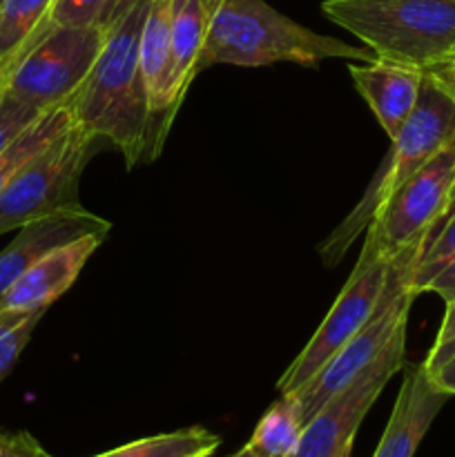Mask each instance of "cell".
Segmentation results:
<instances>
[{
  "instance_id": "44dd1931",
  "label": "cell",
  "mask_w": 455,
  "mask_h": 457,
  "mask_svg": "<svg viewBox=\"0 0 455 457\" xmlns=\"http://www.w3.org/2000/svg\"><path fill=\"white\" fill-rule=\"evenodd\" d=\"M455 254V195L451 199L449 210L442 214L440 221L433 226L431 237H428L426 245L422 250V257H419L418 268H415V275H413V293L422 295L424 293V286L428 284L433 275L449 262L451 257Z\"/></svg>"
},
{
  "instance_id": "6da1fadb",
  "label": "cell",
  "mask_w": 455,
  "mask_h": 457,
  "mask_svg": "<svg viewBox=\"0 0 455 457\" xmlns=\"http://www.w3.org/2000/svg\"><path fill=\"white\" fill-rule=\"evenodd\" d=\"M147 9L150 3L136 4L107 27L105 45L92 71L67 101L74 123L110 141L129 170L147 159L150 147V103L138 62Z\"/></svg>"
},
{
  "instance_id": "1f68e13d",
  "label": "cell",
  "mask_w": 455,
  "mask_h": 457,
  "mask_svg": "<svg viewBox=\"0 0 455 457\" xmlns=\"http://www.w3.org/2000/svg\"><path fill=\"white\" fill-rule=\"evenodd\" d=\"M343 457H352V453H348V455H343Z\"/></svg>"
},
{
  "instance_id": "d6986e66",
  "label": "cell",
  "mask_w": 455,
  "mask_h": 457,
  "mask_svg": "<svg viewBox=\"0 0 455 457\" xmlns=\"http://www.w3.org/2000/svg\"><path fill=\"white\" fill-rule=\"evenodd\" d=\"M303 420L299 413L293 393H281L279 400L263 413L245 446L257 457H290L303 431Z\"/></svg>"
},
{
  "instance_id": "9c48e42d",
  "label": "cell",
  "mask_w": 455,
  "mask_h": 457,
  "mask_svg": "<svg viewBox=\"0 0 455 457\" xmlns=\"http://www.w3.org/2000/svg\"><path fill=\"white\" fill-rule=\"evenodd\" d=\"M455 195V141L437 152L409 181L401 183L375 212L366 228L364 248L379 257H395L431 230Z\"/></svg>"
},
{
  "instance_id": "f1b7e54d",
  "label": "cell",
  "mask_w": 455,
  "mask_h": 457,
  "mask_svg": "<svg viewBox=\"0 0 455 457\" xmlns=\"http://www.w3.org/2000/svg\"><path fill=\"white\" fill-rule=\"evenodd\" d=\"M143 3H152V0H110L105 16H103V29L112 27L116 21H120L129 9H134L136 4H143Z\"/></svg>"
},
{
  "instance_id": "7402d4cb",
  "label": "cell",
  "mask_w": 455,
  "mask_h": 457,
  "mask_svg": "<svg viewBox=\"0 0 455 457\" xmlns=\"http://www.w3.org/2000/svg\"><path fill=\"white\" fill-rule=\"evenodd\" d=\"M110 0H54L45 25L36 36V45L49 34L61 29H85V27H103V16ZM31 47V49H34ZM25 58V56H22Z\"/></svg>"
},
{
  "instance_id": "7a4b0ae2",
  "label": "cell",
  "mask_w": 455,
  "mask_h": 457,
  "mask_svg": "<svg viewBox=\"0 0 455 457\" xmlns=\"http://www.w3.org/2000/svg\"><path fill=\"white\" fill-rule=\"evenodd\" d=\"M328 58L377 61L368 47L317 34L279 13L266 0H219L199 58V71L212 65L266 67L275 62L317 67Z\"/></svg>"
},
{
  "instance_id": "2e32d148",
  "label": "cell",
  "mask_w": 455,
  "mask_h": 457,
  "mask_svg": "<svg viewBox=\"0 0 455 457\" xmlns=\"http://www.w3.org/2000/svg\"><path fill=\"white\" fill-rule=\"evenodd\" d=\"M217 4L219 0H172V7H170L174 83H177V96L181 103L192 80L199 74V58Z\"/></svg>"
},
{
  "instance_id": "484cf974",
  "label": "cell",
  "mask_w": 455,
  "mask_h": 457,
  "mask_svg": "<svg viewBox=\"0 0 455 457\" xmlns=\"http://www.w3.org/2000/svg\"><path fill=\"white\" fill-rule=\"evenodd\" d=\"M0 457H54L27 431H0Z\"/></svg>"
},
{
  "instance_id": "83f0119b",
  "label": "cell",
  "mask_w": 455,
  "mask_h": 457,
  "mask_svg": "<svg viewBox=\"0 0 455 457\" xmlns=\"http://www.w3.org/2000/svg\"><path fill=\"white\" fill-rule=\"evenodd\" d=\"M426 74H431L451 96L455 98V52L449 54L444 61L435 62L433 67H428Z\"/></svg>"
},
{
  "instance_id": "603a6c76",
  "label": "cell",
  "mask_w": 455,
  "mask_h": 457,
  "mask_svg": "<svg viewBox=\"0 0 455 457\" xmlns=\"http://www.w3.org/2000/svg\"><path fill=\"white\" fill-rule=\"evenodd\" d=\"M45 311L34 312H13L0 311V384L12 373L18 357L22 355L25 346L29 344L36 326Z\"/></svg>"
},
{
  "instance_id": "e0dca14e",
  "label": "cell",
  "mask_w": 455,
  "mask_h": 457,
  "mask_svg": "<svg viewBox=\"0 0 455 457\" xmlns=\"http://www.w3.org/2000/svg\"><path fill=\"white\" fill-rule=\"evenodd\" d=\"M54 0H0V85L31 52Z\"/></svg>"
},
{
  "instance_id": "8fae6325",
  "label": "cell",
  "mask_w": 455,
  "mask_h": 457,
  "mask_svg": "<svg viewBox=\"0 0 455 457\" xmlns=\"http://www.w3.org/2000/svg\"><path fill=\"white\" fill-rule=\"evenodd\" d=\"M170 7L172 0H152L143 25L141 52H138L147 103H150V147H147L150 161L161 154L174 116L181 107L177 83H174L172 45H170Z\"/></svg>"
},
{
  "instance_id": "5bb4252c",
  "label": "cell",
  "mask_w": 455,
  "mask_h": 457,
  "mask_svg": "<svg viewBox=\"0 0 455 457\" xmlns=\"http://www.w3.org/2000/svg\"><path fill=\"white\" fill-rule=\"evenodd\" d=\"M449 402L428 378L424 364H409L384 436L373 457H413L433 420Z\"/></svg>"
},
{
  "instance_id": "f546056e",
  "label": "cell",
  "mask_w": 455,
  "mask_h": 457,
  "mask_svg": "<svg viewBox=\"0 0 455 457\" xmlns=\"http://www.w3.org/2000/svg\"><path fill=\"white\" fill-rule=\"evenodd\" d=\"M431 382L440 388L442 393H446L449 397L455 395V357L449 361V364L442 366L440 370H435L433 375H428Z\"/></svg>"
},
{
  "instance_id": "52a82bcc",
  "label": "cell",
  "mask_w": 455,
  "mask_h": 457,
  "mask_svg": "<svg viewBox=\"0 0 455 457\" xmlns=\"http://www.w3.org/2000/svg\"><path fill=\"white\" fill-rule=\"evenodd\" d=\"M105 34L103 27L54 31L25 54L3 80L0 92L38 112L62 105L92 71Z\"/></svg>"
},
{
  "instance_id": "d4e9b609",
  "label": "cell",
  "mask_w": 455,
  "mask_h": 457,
  "mask_svg": "<svg viewBox=\"0 0 455 457\" xmlns=\"http://www.w3.org/2000/svg\"><path fill=\"white\" fill-rule=\"evenodd\" d=\"M455 357V297L446 302V312L444 320H442L440 330H437V337L433 342L431 351H428L426 360L422 361L424 369L428 375H433L435 370H440L442 366L449 364Z\"/></svg>"
},
{
  "instance_id": "cb8c5ba5",
  "label": "cell",
  "mask_w": 455,
  "mask_h": 457,
  "mask_svg": "<svg viewBox=\"0 0 455 457\" xmlns=\"http://www.w3.org/2000/svg\"><path fill=\"white\" fill-rule=\"evenodd\" d=\"M43 112L27 107L22 103L13 101L4 92H0V152L34 123Z\"/></svg>"
},
{
  "instance_id": "ffe728a7",
  "label": "cell",
  "mask_w": 455,
  "mask_h": 457,
  "mask_svg": "<svg viewBox=\"0 0 455 457\" xmlns=\"http://www.w3.org/2000/svg\"><path fill=\"white\" fill-rule=\"evenodd\" d=\"M221 445L217 433L203 427H187L174 433L143 437L94 457H210Z\"/></svg>"
},
{
  "instance_id": "3957f363",
  "label": "cell",
  "mask_w": 455,
  "mask_h": 457,
  "mask_svg": "<svg viewBox=\"0 0 455 457\" xmlns=\"http://www.w3.org/2000/svg\"><path fill=\"white\" fill-rule=\"evenodd\" d=\"M321 12L379 61L426 71L455 52V0H324Z\"/></svg>"
},
{
  "instance_id": "4fadbf2b",
  "label": "cell",
  "mask_w": 455,
  "mask_h": 457,
  "mask_svg": "<svg viewBox=\"0 0 455 457\" xmlns=\"http://www.w3.org/2000/svg\"><path fill=\"white\" fill-rule=\"evenodd\" d=\"M107 232H92L80 239L49 250L0 299V311H47L79 279L87 259L105 241Z\"/></svg>"
},
{
  "instance_id": "277c9868",
  "label": "cell",
  "mask_w": 455,
  "mask_h": 457,
  "mask_svg": "<svg viewBox=\"0 0 455 457\" xmlns=\"http://www.w3.org/2000/svg\"><path fill=\"white\" fill-rule=\"evenodd\" d=\"M455 141V98L424 71L422 89L413 114L391 141V154L379 168L377 177L351 214L319 244L321 262L337 266L346 257L352 241L370 226L379 205L409 181L422 165H426L437 152Z\"/></svg>"
},
{
  "instance_id": "30bf717a",
  "label": "cell",
  "mask_w": 455,
  "mask_h": 457,
  "mask_svg": "<svg viewBox=\"0 0 455 457\" xmlns=\"http://www.w3.org/2000/svg\"><path fill=\"white\" fill-rule=\"evenodd\" d=\"M406 369V330H400L386 348L339 393H335L303 427L290 457H343L352 453V442L370 406L384 386Z\"/></svg>"
},
{
  "instance_id": "8992f818",
  "label": "cell",
  "mask_w": 455,
  "mask_h": 457,
  "mask_svg": "<svg viewBox=\"0 0 455 457\" xmlns=\"http://www.w3.org/2000/svg\"><path fill=\"white\" fill-rule=\"evenodd\" d=\"M98 143L101 138L71 123L61 137L31 156L0 192V235L67 205H79L80 174Z\"/></svg>"
},
{
  "instance_id": "4dcf8cb0",
  "label": "cell",
  "mask_w": 455,
  "mask_h": 457,
  "mask_svg": "<svg viewBox=\"0 0 455 457\" xmlns=\"http://www.w3.org/2000/svg\"><path fill=\"white\" fill-rule=\"evenodd\" d=\"M230 457H257V455H254L252 451L248 449V446H244V449H239V451H236V453H232Z\"/></svg>"
},
{
  "instance_id": "4316f807",
  "label": "cell",
  "mask_w": 455,
  "mask_h": 457,
  "mask_svg": "<svg viewBox=\"0 0 455 457\" xmlns=\"http://www.w3.org/2000/svg\"><path fill=\"white\" fill-rule=\"evenodd\" d=\"M424 293L440 295L444 302L455 297V254L428 279V284L424 286Z\"/></svg>"
},
{
  "instance_id": "9a60e30c",
  "label": "cell",
  "mask_w": 455,
  "mask_h": 457,
  "mask_svg": "<svg viewBox=\"0 0 455 457\" xmlns=\"http://www.w3.org/2000/svg\"><path fill=\"white\" fill-rule=\"evenodd\" d=\"M357 92L364 96L388 138H395L413 114L424 71L388 61L355 62L348 67Z\"/></svg>"
},
{
  "instance_id": "ac0fdd59",
  "label": "cell",
  "mask_w": 455,
  "mask_h": 457,
  "mask_svg": "<svg viewBox=\"0 0 455 457\" xmlns=\"http://www.w3.org/2000/svg\"><path fill=\"white\" fill-rule=\"evenodd\" d=\"M71 123H74V116H71L70 103H62V105L43 112L25 132L18 134V137L0 152V192L9 186V181L16 177L18 170H21L31 156L38 154V152L43 150L45 145H49L56 137H61Z\"/></svg>"
},
{
  "instance_id": "5b68a950",
  "label": "cell",
  "mask_w": 455,
  "mask_h": 457,
  "mask_svg": "<svg viewBox=\"0 0 455 457\" xmlns=\"http://www.w3.org/2000/svg\"><path fill=\"white\" fill-rule=\"evenodd\" d=\"M433 230V228H431ZM431 230L424 232L422 237L406 245L400 254H395L388 270L386 288H384L382 299L377 308L366 321L364 328L337 353L330 361H326L324 369L299 391H294L299 413H302L303 424L312 420V415L335 395L342 391L348 382L357 378L384 348L391 344L400 330L409 328V312L413 306L415 297L410 284H413L415 268H418L422 250L426 245Z\"/></svg>"
},
{
  "instance_id": "ba28073f",
  "label": "cell",
  "mask_w": 455,
  "mask_h": 457,
  "mask_svg": "<svg viewBox=\"0 0 455 457\" xmlns=\"http://www.w3.org/2000/svg\"><path fill=\"white\" fill-rule=\"evenodd\" d=\"M393 259L395 257H379L373 250L361 248L355 270L351 272L326 320L277 382L279 393H294L306 386L324 369L326 361L333 360L364 328L386 288Z\"/></svg>"
},
{
  "instance_id": "7c38bea8",
  "label": "cell",
  "mask_w": 455,
  "mask_h": 457,
  "mask_svg": "<svg viewBox=\"0 0 455 457\" xmlns=\"http://www.w3.org/2000/svg\"><path fill=\"white\" fill-rule=\"evenodd\" d=\"M110 228L107 219L89 212L80 204L67 205L18 228L16 239L0 253V299L49 250L92 232H110Z\"/></svg>"
}]
</instances>
